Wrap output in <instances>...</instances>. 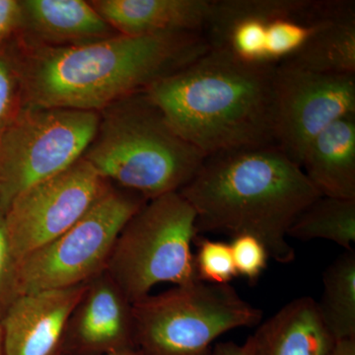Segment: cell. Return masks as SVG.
<instances>
[{"mask_svg":"<svg viewBox=\"0 0 355 355\" xmlns=\"http://www.w3.org/2000/svg\"><path fill=\"white\" fill-rule=\"evenodd\" d=\"M17 44L23 107L101 113L181 69L209 46L202 33L116 34L69 46Z\"/></svg>","mask_w":355,"mask_h":355,"instance_id":"6da1fadb","label":"cell"},{"mask_svg":"<svg viewBox=\"0 0 355 355\" xmlns=\"http://www.w3.org/2000/svg\"><path fill=\"white\" fill-rule=\"evenodd\" d=\"M179 193L197 214L198 235L254 236L270 258L284 265L296 258L288 242L289 228L322 197L302 168L275 146L207 156Z\"/></svg>","mask_w":355,"mask_h":355,"instance_id":"7a4b0ae2","label":"cell"},{"mask_svg":"<svg viewBox=\"0 0 355 355\" xmlns=\"http://www.w3.org/2000/svg\"><path fill=\"white\" fill-rule=\"evenodd\" d=\"M275 70L245 64L209 48L144 92L173 130L207 157L275 146Z\"/></svg>","mask_w":355,"mask_h":355,"instance_id":"3957f363","label":"cell"},{"mask_svg":"<svg viewBox=\"0 0 355 355\" xmlns=\"http://www.w3.org/2000/svg\"><path fill=\"white\" fill-rule=\"evenodd\" d=\"M83 159L116 188L147 200L180 191L205 156L182 139L146 92L100 113L97 132Z\"/></svg>","mask_w":355,"mask_h":355,"instance_id":"277c9868","label":"cell"},{"mask_svg":"<svg viewBox=\"0 0 355 355\" xmlns=\"http://www.w3.org/2000/svg\"><path fill=\"white\" fill-rule=\"evenodd\" d=\"M196 221L193 207L175 191L147 200L123 226L106 272L132 304L158 284L198 280L191 252Z\"/></svg>","mask_w":355,"mask_h":355,"instance_id":"5b68a950","label":"cell"},{"mask_svg":"<svg viewBox=\"0 0 355 355\" xmlns=\"http://www.w3.org/2000/svg\"><path fill=\"white\" fill-rule=\"evenodd\" d=\"M135 347L148 355H211L223 334L260 324L263 312L230 284L196 280L132 303Z\"/></svg>","mask_w":355,"mask_h":355,"instance_id":"8992f818","label":"cell"},{"mask_svg":"<svg viewBox=\"0 0 355 355\" xmlns=\"http://www.w3.org/2000/svg\"><path fill=\"white\" fill-rule=\"evenodd\" d=\"M330 15L322 0H211L203 36L210 49L245 64L277 67Z\"/></svg>","mask_w":355,"mask_h":355,"instance_id":"52a82bcc","label":"cell"},{"mask_svg":"<svg viewBox=\"0 0 355 355\" xmlns=\"http://www.w3.org/2000/svg\"><path fill=\"white\" fill-rule=\"evenodd\" d=\"M99 121L96 112L23 107L0 135V205L4 210L22 191L80 160Z\"/></svg>","mask_w":355,"mask_h":355,"instance_id":"ba28073f","label":"cell"},{"mask_svg":"<svg viewBox=\"0 0 355 355\" xmlns=\"http://www.w3.org/2000/svg\"><path fill=\"white\" fill-rule=\"evenodd\" d=\"M146 202L112 186L64 234L20 261V293L79 286L106 272L123 226Z\"/></svg>","mask_w":355,"mask_h":355,"instance_id":"9c48e42d","label":"cell"},{"mask_svg":"<svg viewBox=\"0 0 355 355\" xmlns=\"http://www.w3.org/2000/svg\"><path fill=\"white\" fill-rule=\"evenodd\" d=\"M355 114V74L318 73L275 67L273 139L301 167L307 147L329 125Z\"/></svg>","mask_w":355,"mask_h":355,"instance_id":"30bf717a","label":"cell"},{"mask_svg":"<svg viewBox=\"0 0 355 355\" xmlns=\"http://www.w3.org/2000/svg\"><path fill=\"white\" fill-rule=\"evenodd\" d=\"M113 186L81 158L64 172L30 187L6 210L18 261L57 239Z\"/></svg>","mask_w":355,"mask_h":355,"instance_id":"8fae6325","label":"cell"},{"mask_svg":"<svg viewBox=\"0 0 355 355\" xmlns=\"http://www.w3.org/2000/svg\"><path fill=\"white\" fill-rule=\"evenodd\" d=\"M135 347L132 304L107 272L87 282L70 315L64 355H102Z\"/></svg>","mask_w":355,"mask_h":355,"instance_id":"7c38bea8","label":"cell"},{"mask_svg":"<svg viewBox=\"0 0 355 355\" xmlns=\"http://www.w3.org/2000/svg\"><path fill=\"white\" fill-rule=\"evenodd\" d=\"M86 286L20 294L0 320L4 355H64L67 322Z\"/></svg>","mask_w":355,"mask_h":355,"instance_id":"4fadbf2b","label":"cell"},{"mask_svg":"<svg viewBox=\"0 0 355 355\" xmlns=\"http://www.w3.org/2000/svg\"><path fill=\"white\" fill-rule=\"evenodd\" d=\"M17 42L24 46H69L118 34L84 0H20Z\"/></svg>","mask_w":355,"mask_h":355,"instance_id":"5bb4252c","label":"cell"},{"mask_svg":"<svg viewBox=\"0 0 355 355\" xmlns=\"http://www.w3.org/2000/svg\"><path fill=\"white\" fill-rule=\"evenodd\" d=\"M92 6L123 36L202 33L211 0H92Z\"/></svg>","mask_w":355,"mask_h":355,"instance_id":"9a60e30c","label":"cell"},{"mask_svg":"<svg viewBox=\"0 0 355 355\" xmlns=\"http://www.w3.org/2000/svg\"><path fill=\"white\" fill-rule=\"evenodd\" d=\"M251 336L254 355H330L336 345L309 296L284 306Z\"/></svg>","mask_w":355,"mask_h":355,"instance_id":"2e32d148","label":"cell"},{"mask_svg":"<svg viewBox=\"0 0 355 355\" xmlns=\"http://www.w3.org/2000/svg\"><path fill=\"white\" fill-rule=\"evenodd\" d=\"M301 168L322 197L355 200V114L320 133L306 149Z\"/></svg>","mask_w":355,"mask_h":355,"instance_id":"e0dca14e","label":"cell"},{"mask_svg":"<svg viewBox=\"0 0 355 355\" xmlns=\"http://www.w3.org/2000/svg\"><path fill=\"white\" fill-rule=\"evenodd\" d=\"M282 64L318 73L355 74L354 2L340 1L302 49Z\"/></svg>","mask_w":355,"mask_h":355,"instance_id":"ac0fdd59","label":"cell"},{"mask_svg":"<svg viewBox=\"0 0 355 355\" xmlns=\"http://www.w3.org/2000/svg\"><path fill=\"white\" fill-rule=\"evenodd\" d=\"M318 310L336 342L355 338V250L327 268Z\"/></svg>","mask_w":355,"mask_h":355,"instance_id":"d6986e66","label":"cell"},{"mask_svg":"<svg viewBox=\"0 0 355 355\" xmlns=\"http://www.w3.org/2000/svg\"><path fill=\"white\" fill-rule=\"evenodd\" d=\"M287 235L301 241L328 240L345 251H352L355 244V200L317 198L299 214Z\"/></svg>","mask_w":355,"mask_h":355,"instance_id":"ffe728a7","label":"cell"},{"mask_svg":"<svg viewBox=\"0 0 355 355\" xmlns=\"http://www.w3.org/2000/svg\"><path fill=\"white\" fill-rule=\"evenodd\" d=\"M23 108V88L17 44L0 51V135Z\"/></svg>","mask_w":355,"mask_h":355,"instance_id":"44dd1931","label":"cell"},{"mask_svg":"<svg viewBox=\"0 0 355 355\" xmlns=\"http://www.w3.org/2000/svg\"><path fill=\"white\" fill-rule=\"evenodd\" d=\"M198 251L195 258L198 280L210 284H229L237 277L230 245L222 241L196 238Z\"/></svg>","mask_w":355,"mask_h":355,"instance_id":"7402d4cb","label":"cell"},{"mask_svg":"<svg viewBox=\"0 0 355 355\" xmlns=\"http://www.w3.org/2000/svg\"><path fill=\"white\" fill-rule=\"evenodd\" d=\"M20 294L19 261L9 239L6 210L0 205V320Z\"/></svg>","mask_w":355,"mask_h":355,"instance_id":"603a6c76","label":"cell"},{"mask_svg":"<svg viewBox=\"0 0 355 355\" xmlns=\"http://www.w3.org/2000/svg\"><path fill=\"white\" fill-rule=\"evenodd\" d=\"M236 273L248 282H257L268 266L270 254L263 243L251 235H238L230 244Z\"/></svg>","mask_w":355,"mask_h":355,"instance_id":"cb8c5ba5","label":"cell"},{"mask_svg":"<svg viewBox=\"0 0 355 355\" xmlns=\"http://www.w3.org/2000/svg\"><path fill=\"white\" fill-rule=\"evenodd\" d=\"M22 17L20 0H0V51L17 37Z\"/></svg>","mask_w":355,"mask_h":355,"instance_id":"d4e9b609","label":"cell"},{"mask_svg":"<svg viewBox=\"0 0 355 355\" xmlns=\"http://www.w3.org/2000/svg\"><path fill=\"white\" fill-rule=\"evenodd\" d=\"M211 355H254L252 336H250L243 345L233 342L216 343L212 349Z\"/></svg>","mask_w":355,"mask_h":355,"instance_id":"484cf974","label":"cell"},{"mask_svg":"<svg viewBox=\"0 0 355 355\" xmlns=\"http://www.w3.org/2000/svg\"><path fill=\"white\" fill-rule=\"evenodd\" d=\"M330 355H355V338L336 342Z\"/></svg>","mask_w":355,"mask_h":355,"instance_id":"4316f807","label":"cell"},{"mask_svg":"<svg viewBox=\"0 0 355 355\" xmlns=\"http://www.w3.org/2000/svg\"><path fill=\"white\" fill-rule=\"evenodd\" d=\"M102 355H148L146 352H142L139 347H130V349H125L121 350H116V352H110V354H102Z\"/></svg>","mask_w":355,"mask_h":355,"instance_id":"83f0119b","label":"cell"},{"mask_svg":"<svg viewBox=\"0 0 355 355\" xmlns=\"http://www.w3.org/2000/svg\"><path fill=\"white\" fill-rule=\"evenodd\" d=\"M0 355H4L3 331H2L1 324H0Z\"/></svg>","mask_w":355,"mask_h":355,"instance_id":"f1b7e54d","label":"cell"}]
</instances>
